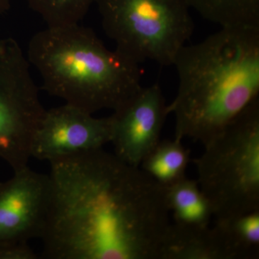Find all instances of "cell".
<instances>
[{"label": "cell", "mask_w": 259, "mask_h": 259, "mask_svg": "<svg viewBox=\"0 0 259 259\" xmlns=\"http://www.w3.org/2000/svg\"><path fill=\"white\" fill-rule=\"evenodd\" d=\"M50 166L40 256L161 259L171 223L166 187L103 148Z\"/></svg>", "instance_id": "6da1fadb"}, {"label": "cell", "mask_w": 259, "mask_h": 259, "mask_svg": "<svg viewBox=\"0 0 259 259\" xmlns=\"http://www.w3.org/2000/svg\"><path fill=\"white\" fill-rule=\"evenodd\" d=\"M176 97L167 105L175 139L208 144L259 95V28H221L182 47L173 64Z\"/></svg>", "instance_id": "7a4b0ae2"}, {"label": "cell", "mask_w": 259, "mask_h": 259, "mask_svg": "<svg viewBox=\"0 0 259 259\" xmlns=\"http://www.w3.org/2000/svg\"><path fill=\"white\" fill-rule=\"evenodd\" d=\"M27 58L46 92L93 115L117 110L142 88L140 64L107 49L92 29L79 23L37 32L29 42Z\"/></svg>", "instance_id": "3957f363"}, {"label": "cell", "mask_w": 259, "mask_h": 259, "mask_svg": "<svg viewBox=\"0 0 259 259\" xmlns=\"http://www.w3.org/2000/svg\"><path fill=\"white\" fill-rule=\"evenodd\" d=\"M194 160L214 219L259 210V100L250 104Z\"/></svg>", "instance_id": "277c9868"}, {"label": "cell", "mask_w": 259, "mask_h": 259, "mask_svg": "<svg viewBox=\"0 0 259 259\" xmlns=\"http://www.w3.org/2000/svg\"><path fill=\"white\" fill-rule=\"evenodd\" d=\"M102 28L115 50L140 64L173 66L194 32L187 0H96Z\"/></svg>", "instance_id": "5b68a950"}, {"label": "cell", "mask_w": 259, "mask_h": 259, "mask_svg": "<svg viewBox=\"0 0 259 259\" xmlns=\"http://www.w3.org/2000/svg\"><path fill=\"white\" fill-rule=\"evenodd\" d=\"M30 65L15 39H0V158L13 171L28 166L46 112Z\"/></svg>", "instance_id": "8992f818"}, {"label": "cell", "mask_w": 259, "mask_h": 259, "mask_svg": "<svg viewBox=\"0 0 259 259\" xmlns=\"http://www.w3.org/2000/svg\"><path fill=\"white\" fill-rule=\"evenodd\" d=\"M110 116L93 114L65 103L46 110L34 135L31 158L49 163L103 148L111 141Z\"/></svg>", "instance_id": "52a82bcc"}, {"label": "cell", "mask_w": 259, "mask_h": 259, "mask_svg": "<svg viewBox=\"0 0 259 259\" xmlns=\"http://www.w3.org/2000/svg\"><path fill=\"white\" fill-rule=\"evenodd\" d=\"M166 100L159 83L141 88L124 105L114 110L112 138L115 156L139 166L161 140L166 117Z\"/></svg>", "instance_id": "ba28073f"}, {"label": "cell", "mask_w": 259, "mask_h": 259, "mask_svg": "<svg viewBox=\"0 0 259 259\" xmlns=\"http://www.w3.org/2000/svg\"><path fill=\"white\" fill-rule=\"evenodd\" d=\"M0 182V244L41 238L50 201L49 175L28 166Z\"/></svg>", "instance_id": "9c48e42d"}, {"label": "cell", "mask_w": 259, "mask_h": 259, "mask_svg": "<svg viewBox=\"0 0 259 259\" xmlns=\"http://www.w3.org/2000/svg\"><path fill=\"white\" fill-rule=\"evenodd\" d=\"M161 259H233L216 224L199 229L171 223L162 247Z\"/></svg>", "instance_id": "30bf717a"}, {"label": "cell", "mask_w": 259, "mask_h": 259, "mask_svg": "<svg viewBox=\"0 0 259 259\" xmlns=\"http://www.w3.org/2000/svg\"><path fill=\"white\" fill-rule=\"evenodd\" d=\"M166 199L175 226L199 229L210 226L214 218L211 204L197 181L187 177L166 187Z\"/></svg>", "instance_id": "8fae6325"}, {"label": "cell", "mask_w": 259, "mask_h": 259, "mask_svg": "<svg viewBox=\"0 0 259 259\" xmlns=\"http://www.w3.org/2000/svg\"><path fill=\"white\" fill-rule=\"evenodd\" d=\"M190 151L181 140H163L153 148L140 167L153 180L168 187L186 177Z\"/></svg>", "instance_id": "7c38bea8"}, {"label": "cell", "mask_w": 259, "mask_h": 259, "mask_svg": "<svg viewBox=\"0 0 259 259\" xmlns=\"http://www.w3.org/2000/svg\"><path fill=\"white\" fill-rule=\"evenodd\" d=\"M191 9L221 28H259V0H187Z\"/></svg>", "instance_id": "4fadbf2b"}, {"label": "cell", "mask_w": 259, "mask_h": 259, "mask_svg": "<svg viewBox=\"0 0 259 259\" xmlns=\"http://www.w3.org/2000/svg\"><path fill=\"white\" fill-rule=\"evenodd\" d=\"M214 224L222 231L233 259L259 258V210L215 220Z\"/></svg>", "instance_id": "5bb4252c"}, {"label": "cell", "mask_w": 259, "mask_h": 259, "mask_svg": "<svg viewBox=\"0 0 259 259\" xmlns=\"http://www.w3.org/2000/svg\"><path fill=\"white\" fill-rule=\"evenodd\" d=\"M47 26L79 23L96 0H24Z\"/></svg>", "instance_id": "9a60e30c"}, {"label": "cell", "mask_w": 259, "mask_h": 259, "mask_svg": "<svg viewBox=\"0 0 259 259\" xmlns=\"http://www.w3.org/2000/svg\"><path fill=\"white\" fill-rule=\"evenodd\" d=\"M37 254L28 242H14L0 244V259H37Z\"/></svg>", "instance_id": "2e32d148"}, {"label": "cell", "mask_w": 259, "mask_h": 259, "mask_svg": "<svg viewBox=\"0 0 259 259\" xmlns=\"http://www.w3.org/2000/svg\"><path fill=\"white\" fill-rule=\"evenodd\" d=\"M11 8V0H0V14H4Z\"/></svg>", "instance_id": "e0dca14e"}]
</instances>
